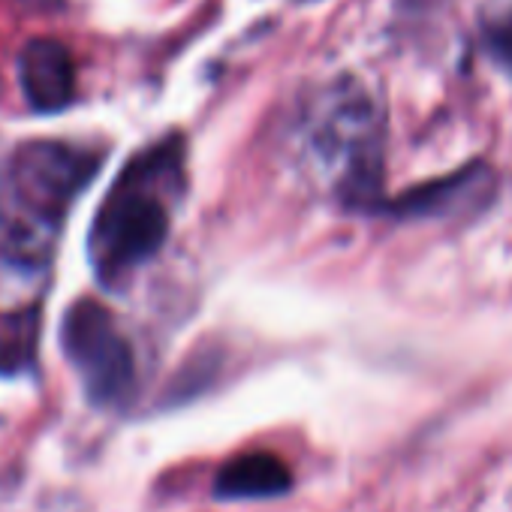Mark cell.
<instances>
[{"instance_id":"obj_1","label":"cell","mask_w":512,"mask_h":512,"mask_svg":"<svg viewBox=\"0 0 512 512\" xmlns=\"http://www.w3.org/2000/svg\"><path fill=\"white\" fill-rule=\"evenodd\" d=\"M169 232L166 205L133 175L109 193L91 229V260L106 284H118L127 272L160 250Z\"/></svg>"},{"instance_id":"obj_4","label":"cell","mask_w":512,"mask_h":512,"mask_svg":"<svg viewBox=\"0 0 512 512\" xmlns=\"http://www.w3.org/2000/svg\"><path fill=\"white\" fill-rule=\"evenodd\" d=\"M19 79L28 103L37 112H58L76 94V67L58 40H31L19 55Z\"/></svg>"},{"instance_id":"obj_3","label":"cell","mask_w":512,"mask_h":512,"mask_svg":"<svg viewBox=\"0 0 512 512\" xmlns=\"http://www.w3.org/2000/svg\"><path fill=\"white\" fill-rule=\"evenodd\" d=\"M97 166L100 154L94 151L61 142H31L13 160V187L31 211L61 217L94 178Z\"/></svg>"},{"instance_id":"obj_5","label":"cell","mask_w":512,"mask_h":512,"mask_svg":"<svg viewBox=\"0 0 512 512\" xmlns=\"http://www.w3.org/2000/svg\"><path fill=\"white\" fill-rule=\"evenodd\" d=\"M293 485L290 467L272 452H247L220 467L214 479V494L220 500L241 497H275Z\"/></svg>"},{"instance_id":"obj_2","label":"cell","mask_w":512,"mask_h":512,"mask_svg":"<svg viewBox=\"0 0 512 512\" xmlns=\"http://www.w3.org/2000/svg\"><path fill=\"white\" fill-rule=\"evenodd\" d=\"M61 344L94 404H121L136 383V362L112 314L94 302L67 311Z\"/></svg>"}]
</instances>
